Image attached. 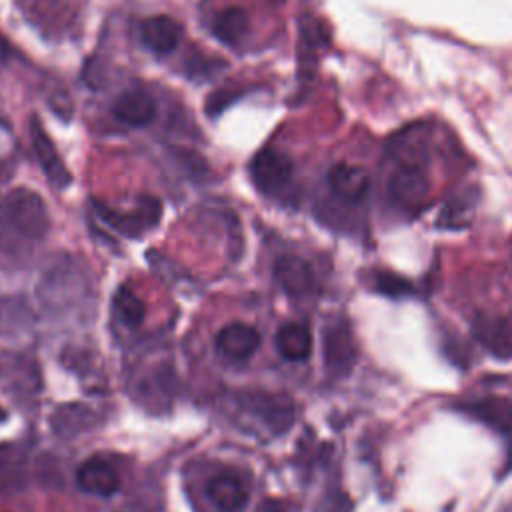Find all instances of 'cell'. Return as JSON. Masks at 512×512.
<instances>
[{
	"label": "cell",
	"mask_w": 512,
	"mask_h": 512,
	"mask_svg": "<svg viewBox=\"0 0 512 512\" xmlns=\"http://www.w3.org/2000/svg\"><path fill=\"white\" fill-rule=\"evenodd\" d=\"M260 346V334L246 322H230L216 334V348L232 360L250 358Z\"/></svg>",
	"instance_id": "9"
},
{
	"label": "cell",
	"mask_w": 512,
	"mask_h": 512,
	"mask_svg": "<svg viewBox=\"0 0 512 512\" xmlns=\"http://www.w3.org/2000/svg\"><path fill=\"white\" fill-rule=\"evenodd\" d=\"M138 34L148 50L156 54H170L182 38V26L172 16L158 14L142 20Z\"/></svg>",
	"instance_id": "7"
},
{
	"label": "cell",
	"mask_w": 512,
	"mask_h": 512,
	"mask_svg": "<svg viewBox=\"0 0 512 512\" xmlns=\"http://www.w3.org/2000/svg\"><path fill=\"white\" fill-rule=\"evenodd\" d=\"M30 138H32L36 158H38L40 168L46 174V178L52 182V186L66 188L72 182V174L68 172L52 138L48 136V132L44 130L42 122L36 116H32V120H30Z\"/></svg>",
	"instance_id": "4"
},
{
	"label": "cell",
	"mask_w": 512,
	"mask_h": 512,
	"mask_svg": "<svg viewBox=\"0 0 512 512\" xmlns=\"http://www.w3.org/2000/svg\"><path fill=\"white\" fill-rule=\"evenodd\" d=\"M328 186L334 196L344 202H360L370 188V178L364 168L352 164H336L328 170Z\"/></svg>",
	"instance_id": "13"
},
{
	"label": "cell",
	"mask_w": 512,
	"mask_h": 512,
	"mask_svg": "<svg viewBox=\"0 0 512 512\" xmlns=\"http://www.w3.org/2000/svg\"><path fill=\"white\" fill-rule=\"evenodd\" d=\"M462 410L500 434H512V402L506 398L474 400L472 404H464Z\"/></svg>",
	"instance_id": "15"
},
{
	"label": "cell",
	"mask_w": 512,
	"mask_h": 512,
	"mask_svg": "<svg viewBox=\"0 0 512 512\" xmlns=\"http://www.w3.org/2000/svg\"><path fill=\"white\" fill-rule=\"evenodd\" d=\"M8 52H10V48H8V42H6V38L0 34V64H2V62H6V58H8Z\"/></svg>",
	"instance_id": "24"
},
{
	"label": "cell",
	"mask_w": 512,
	"mask_h": 512,
	"mask_svg": "<svg viewBox=\"0 0 512 512\" xmlns=\"http://www.w3.org/2000/svg\"><path fill=\"white\" fill-rule=\"evenodd\" d=\"M112 114L118 122L128 126H146L156 116V102L154 98L140 88H132L122 92L114 104Z\"/></svg>",
	"instance_id": "12"
},
{
	"label": "cell",
	"mask_w": 512,
	"mask_h": 512,
	"mask_svg": "<svg viewBox=\"0 0 512 512\" xmlns=\"http://www.w3.org/2000/svg\"><path fill=\"white\" fill-rule=\"evenodd\" d=\"M428 190H430V182L424 168L398 166L388 180L390 198L402 206L422 204Z\"/></svg>",
	"instance_id": "6"
},
{
	"label": "cell",
	"mask_w": 512,
	"mask_h": 512,
	"mask_svg": "<svg viewBox=\"0 0 512 512\" xmlns=\"http://www.w3.org/2000/svg\"><path fill=\"white\" fill-rule=\"evenodd\" d=\"M76 482L82 492L94 496H112L120 488L116 468L104 458H88L76 470Z\"/></svg>",
	"instance_id": "8"
},
{
	"label": "cell",
	"mask_w": 512,
	"mask_h": 512,
	"mask_svg": "<svg viewBox=\"0 0 512 512\" xmlns=\"http://www.w3.org/2000/svg\"><path fill=\"white\" fill-rule=\"evenodd\" d=\"M390 152L398 166H412V168H424L428 160V148H426V138L416 130H408L398 134L390 142Z\"/></svg>",
	"instance_id": "17"
},
{
	"label": "cell",
	"mask_w": 512,
	"mask_h": 512,
	"mask_svg": "<svg viewBox=\"0 0 512 512\" xmlns=\"http://www.w3.org/2000/svg\"><path fill=\"white\" fill-rule=\"evenodd\" d=\"M248 32V14L238 8H224L222 12L216 14L212 22V34L226 46L238 44Z\"/></svg>",
	"instance_id": "18"
},
{
	"label": "cell",
	"mask_w": 512,
	"mask_h": 512,
	"mask_svg": "<svg viewBox=\"0 0 512 512\" xmlns=\"http://www.w3.org/2000/svg\"><path fill=\"white\" fill-rule=\"evenodd\" d=\"M374 288H376V292L390 296V298H402V296H408L414 292V286L406 278L392 274V272H376Z\"/></svg>",
	"instance_id": "20"
},
{
	"label": "cell",
	"mask_w": 512,
	"mask_h": 512,
	"mask_svg": "<svg viewBox=\"0 0 512 512\" xmlns=\"http://www.w3.org/2000/svg\"><path fill=\"white\" fill-rule=\"evenodd\" d=\"M0 216L4 224H10V228L16 230L18 236L32 242L42 240L50 228L44 200L28 188L12 190L0 204Z\"/></svg>",
	"instance_id": "1"
},
{
	"label": "cell",
	"mask_w": 512,
	"mask_h": 512,
	"mask_svg": "<svg viewBox=\"0 0 512 512\" xmlns=\"http://www.w3.org/2000/svg\"><path fill=\"white\" fill-rule=\"evenodd\" d=\"M174 154H176L180 166H184V168H186L190 174H194L196 178H198V176L202 178V176L206 174V164H204V160H202L198 154H194L192 150H176Z\"/></svg>",
	"instance_id": "23"
},
{
	"label": "cell",
	"mask_w": 512,
	"mask_h": 512,
	"mask_svg": "<svg viewBox=\"0 0 512 512\" xmlns=\"http://www.w3.org/2000/svg\"><path fill=\"white\" fill-rule=\"evenodd\" d=\"M274 2H280V0H274Z\"/></svg>",
	"instance_id": "25"
},
{
	"label": "cell",
	"mask_w": 512,
	"mask_h": 512,
	"mask_svg": "<svg viewBox=\"0 0 512 512\" xmlns=\"http://www.w3.org/2000/svg\"><path fill=\"white\" fill-rule=\"evenodd\" d=\"M292 160L274 148H262L250 160L248 172L254 186L264 194H274L286 186L292 176Z\"/></svg>",
	"instance_id": "3"
},
{
	"label": "cell",
	"mask_w": 512,
	"mask_h": 512,
	"mask_svg": "<svg viewBox=\"0 0 512 512\" xmlns=\"http://www.w3.org/2000/svg\"><path fill=\"white\" fill-rule=\"evenodd\" d=\"M276 348L286 360H304L312 352V334L300 322H286L276 332Z\"/></svg>",
	"instance_id": "16"
},
{
	"label": "cell",
	"mask_w": 512,
	"mask_h": 512,
	"mask_svg": "<svg viewBox=\"0 0 512 512\" xmlns=\"http://www.w3.org/2000/svg\"><path fill=\"white\" fill-rule=\"evenodd\" d=\"M92 204L104 224L128 238L146 234L148 230L156 228L162 218V202L156 196H140L132 210H118L100 200H94Z\"/></svg>",
	"instance_id": "2"
},
{
	"label": "cell",
	"mask_w": 512,
	"mask_h": 512,
	"mask_svg": "<svg viewBox=\"0 0 512 512\" xmlns=\"http://www.w3.org/2000/svg\"><path fill=\"white\" fill-rule=\"evenodd\" d=\"M244 90H218L214 92L208 100H206V112L210 116H218L222 114L232 102H236L238 98H242Z\"/></svg>",
	"instance_id": "22"
},
{
	"label": "cell",
	"mask_w": 512,
	"mask_h": 512,
	"mask_svg": "<svg viewBox=\"0 0 512 512\" xmlns=\"http://www.w3.org/2000/svg\"><path fill=\"white\" fill-rule=\"evenodd\" d=\"M324 358H326V364L338 374L348 372L350 366L354 364L356 346H354L352 332L344 320H338L326 328Z\"/></svg>",
	"instance_id": "10"
},
{
	"label": "cell",
	"mask_w": 512,
	"mask_h": 512,
	"mask_svg": "<svg viewBox=\"0 0 512 512\" xmlns=\"http://www.w3.org/2000/svg\"><path fill=\"white\" fill-rule=\"evenodd\" d=\"M206 496L222 512H240L248 502L244 482L234 472H218L206 484Z\"/></svg>",
	"instance_id": "11"
},
{
	"label": "cell",
	"mask_w": 512,
	"mask_h": 512,
	"mask_svg": "<svg viewBox=\"0 0 512 512\" xmlns=\"http://www.w3.org/2000/svg\"><path fill=\"white\" fill-rule=\"evenodd\" d=\"M274 276L290 296H306L314 288V272L310 264L294 254H286L276 260Z\"/></svg>",
	"instance_id": "14"
},
{
	"label": "cell",
	"mask_w": 512,
	"mask_h": 512,
	"mask_svg": "<svg viewBox=\"0 0 512 512\" xmlns=\"http://www.w3.org/2000/svg\"><path fill=\"white\" fill-rule=\"evenodd\" d=\"M114 310L120 316V320L128 326H138L144 320V314H146L144 302L128 286H120L116 290Z\"/></svg>",
	"instance_id": "19"
},
{
	"label": "cell",
	"mask_w": 512,
	"mask_h": 512,
	"mask_svg": "<svg viewBox=\"0 0 512 512\" xmlns=\"http://www.w3.org/2000/svg\"><path fill=\"white\" fill-rule=\"evenodd\" d=\"M476 340L498 358H512V318L480 314L474 320Z\"/></svg>",
	"instance_id": "5"
},
{
	"label": "cell",
	"mask_w": 512,
	"mask_h": 512,
	"mask_svg": "<svg viewBox=\"0 0 512 512\" xmlns=\"http://www.w3.org/2000/svg\"><path fill=\"white\" fill-rule=\"evenodd\" d=\"M472 204H474V200L466 198V194L448 200L446 208L442 210V222L446 226H462L464 224V214L470 212Z\"/></svg>",
	"instance_id": "21"
}]
</instances>
